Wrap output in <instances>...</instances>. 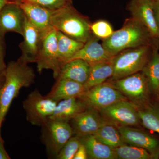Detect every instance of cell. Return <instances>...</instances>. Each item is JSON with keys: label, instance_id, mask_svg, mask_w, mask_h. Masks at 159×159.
Wrapping results in <instances>:
<instances>
[{"label": "cell", "instance_id": "1", "mask_svg": "<svg viewBox=\"0 0 159 159\" xmlns=\"http://www.w3.org/2000/svg\"><path fill=\"white\" fill-rule=\"evenodd\" d=\"M4 83L0 89V128L15 98L23 88H28L34 82V70L28 64L11 61L4 73Z\"/></svg>", "mask_w": 159, "mask_h": 159}, {"label": "cell", "instance_id": "2", "mask_svg": "<svg viewBox=\"0 0 159 159\" xmlns=\"http://www.w3.org/2000/svg\"><path fill=\"white\" fill-rule=\"evenodd\" d=\"M158 41L152 37L140 22L131 17L125 20L121 29L114 31L108 38L102 40V44L114 56L126 49L153 45Z\"/></svg>", "mask_w": 159, "mask_h": 159}, {"label": "cell", "instance_id": "3", "mask_svg": "<svg viewBox=\"0 0 159 159\" xmlns=\"http://www.w3.org/2000/svg\"><path fill=\"white\" fill-rule=\"evenodd\" d=\"M51 25L57 31L84 43L93 35L89 18L80 13L72 4L54 10Z\"/></svg>", "mask_w": 159, "mask_h": 159}, {"label": "cell", "instance_id": "4", "mask_svg": "<svg viewBox=\"0 0 159 159\" xmlns=\"http://www.w3.org/2000/svg\"><path fill=\"white\" fill-rule=\"evenodd\" d=\"M154 44L126 49L115 55L111 80L121 79L142 72L150 58Z\"/></svg>", "mask_w": 159, "mask_h": 159}, {"label": "cell", "instance_id": "5", "mask_svg": "<svg viewBox=\"0 0 159 159\" xmlns=\"http://www.w3.org/2000/svg\"><path fill=\"white\" fill-rule=\"evenodd\" d=\"M78 98L87 108L99 111L119 101L128 100L109 81L86 90Z\"/></svg>", "mask_w": 159, "mask_h": 159}, {"label": "cell", "instance_id": "6", "mask_svg": "<svg viewBox=\"0 0 159 159\" xmlns=\"http://www.w3.org/2000/svg\"><path fill=\"white\" fill-rule=\"evenodd\" d=\"M57 103L35 89L23 102L27 121L32 125L41 127L53 113Z\"/></svg>", "mask_w": 159, "mask_h": 159}, {"label": "cell", "instance_id": "7", "mask_svg": "<svg viewBox=\"0 0 159 159\" xmlns=\"http://www.w3.org/2000/svg\"><path fill=\"white\" fill-rule=\"evenodd\" d=\"M42 138L49 155L57 157L65 144L74 134L69 122L49 119L41 126Z\"/></svg>", "mask_w": 159, "mask_h": 159}, {"label": "cell", "instance_id": "8", "mask_svg": "<svg viewBox=\"0 0 159 159\" xmlns=\"http://www.w3.org/2000/svg\"><path fill=\"white\" fill-rule=\"evenodd\" d=\"M36 63L38 73L41 74L43 70H50L53 71L55 79L58 77L62 65L57 53V30L53 27L43 33Z\"/></svg>", "mask_w": 159, "mask_h": 159}, {"label": "cell", "instance_id": "9", "mask_svg": "<svg viewBox=\"0 0 159 159\" xmlns=\"http://www.w3.org/2000/svg\"><path fill=\"white\" fill-rule=\"evenodd\" d=\"M109 81L136 105H142L148 99L149 84L142 73L139 72L121 79L111 80Z\"/></svg>", "mask_w": 159, "mask_h": 159}, {"label": "cell", "instance_id": "10", "mask_svg": "<svg viewBox=\"0 0 159 159\" xmlns=\"http://www.w3.org/2000/svg\"><path fill=\"white\" fill-rule=\"evenodd\" d=\"M99 112L105 119L117 125L132 127L141 123L138 107L128 100L116 102Z\"/></svg>", "mask_w": 159, "mask_h": 159}, {"label": "cell", "instance_id": "11", "mask_svg": "<svg viewBox=\"0 0 159 159\" xmlns=\"http://www.w3.org/2000/svg\"><path fill=\"white\" fill-rule=\"evenodd\" d=\"M154 0H131L127 8L131 17L148 29L155 39L159 40V29L153 11Z\"/></svg>", "mask_w": 159, "mask_h": 159}, {"label": "cell", "instance_id": "12", "mask_svg": "<svg viewBox=\"0 0 159 159\" xmlns=\"http://www.w3.org/2000/svg\"><path fill=\"white\" fill-rule=\"evenodd\" d=\"M26 17L20 4L9 2L0 11V32L5 35L9 32L24 34Z\"/></svg>", "mask_w": 159, "mask_h": 159}, {"label": "cell", "instance_id": "13", "mask_svg": "<svg viewBox=\"0 0 159 159\" xmlns=\"http://www.w3.org/2000/svg\"><path fill=\"white\" fill-rule=\"evenodd\" d=\"M43 33L26 18L23 35L24 40L19 45L22 55L18 59L19 61L28 64L36 63L41 44Z\"/></svg>", "mask_w": 159, "mask_h": 159}, {"label": "cell", "instance_id": "14", "mask_svg": "<svg viewBox=\"0 0 159 159\" xmlns=\"http://www.w3.org/2000/svg\"><path fill=\"white\" fill-rule=\"evenodd\" d=\"M123 140L126 144L144 148L156 157L159 153V141L155 137L143 131L131 126L117 125Z\"/></svg>", "mask_w": 159, "mask_h": 159}, {"label": "cell", "instance_id": "15", "mask_svg": "<svg viewBox=\"0 0 159 159\" xmlns=\"http://www.w3.org/2000/svg\"><path fill=\"white\" fill-rule=\"evenodd\" d=\"M104 119L99 111L86 108L71 120L74 134L80 137L94 134L102 125Z\"/></svg>", "mask_w": 159, "mask_h": 159}, {"label": "cell", "instance_id": "16", "mask_svg": "<svg viewBox=\"0 0 159 159\" xmlns=\"http://www.w3.org/2000/svg\"><path fill=\"white\" fill-rule=\"evenodd\" d=\"M20 5L27 19L41 32L43 33L52 27L51 18L54 10L29 1L21 3Z\"/></svg>", "mask_w": 159, "mask_h": 159}, {"label": "cell", "instance_id": "17", "mask_svg": "<svg viewBox=\"0 0 159 159\" xmlns=\"http://www.w3.org/2000/svg\"><path fill=\"white\" fill-rule=\"evenodd\" d=\"M99 39L93 34L70 60L80 59L91 64L113 57L114 56L106 51L102 44L99 42Z\"/></svg>", "mask_w": 159, "mask_h": 159}, {"label": "cell", "instance_id": "18", "mask_svg": "<svg viewBox=\"0 0 159 159\" xmlns=\"http://www.w3.org/2000/svg\"><path fill=\"white\" fill-rule=\"evenodd\" d=\"M56 80L47 96L57 102L64 99L79 98L85 91L84 84L79 83L62 78Z\"/></svg>", "mask_w": 159, "mask_h": 159}, {"label": "cell", "instance_id": "19", "mask_svg": "<svg viewBox=\"0 0 159 159\" xmlns=\"http://www.w3.org/2000/svg\"><path fill=\"white\" fill-rule=\"evenodd\" d=\"M90 69V64L84 60H71L63 64L57 78L70 80L84 85L88 80Z\"/></svg>", "mask_w": 159, "mask_h": 159}, {"label": "cell", "instance_id": "20", "mask_svg": "<svg viewBox=\"0 0 159 159\" xmlns=\"http://www.w3.org/2000/svg\"><path fill=\"white\" fill-rule=\"evenodd\" d=\"M87 108L78 98L64 99L57 102L53 113L49 119L69 122L77 115Z\"/></svg>", "mask_w": 159, "mask_h": 159}, {"label": "cell", "instance_id": "21", "mask_svg": "<svg viewBox=\"0 0 159 159\" xmlns=\"http://www.w3.org/2000/svg\"><path fill=\"white\" fill-rule=\"evenodd\" d=\"M114 57L90 64L89 76L87 81L84 85L85 90L106 82L107 80L112 77L114 73Z\"/></svg>", "mask_w": 159, "mask_h": 159}, {"label": "cell", "instance_id": "22", "mask_svg": "<svg viewBox=\"0 0 159 159\" xmlns=\"http://www.w3.org/2000/svg\"><path fill=\"white\" fill-rule=\"evenodd\" d=\"M81 143L85 146L89 159H117L114 148L99 142L94 135L80 137Z\"/></svg>", "mask_w": 159, "mask_h": 159}, {"label": "cell", "instance_id": "23", "mask_svg": "<svg viewBox=\"0 0 159 159\" xmlns=\"http://www.w3.org/2000/svg\"><path fill=\"white\" fill-rule=\"evenodd\" d=\"M93 135L99 142L114 149L126 144L116 125L107 119H104L99 129Z\"/></svg>", "mask_w": 159, "mask_h": 159}, {"label": "cell", "instance_id": "24", "mask_svg": "<svg viewBox=\"0 0 159 159\" xmlns=\"http://www.w3.org/2000/svg\"><path fill=\"white\" fill-rule=\"evenodd\" d=\"M57 53L61 63L69 61L83 46L84 43L75 40L57 30Z\"/></svg>", "mask_w": 159, "mask_h": 159}, {"label": "cell", "instance_id": "25", "mask_svg": "<svg viewBox=\"0 0 159 159\" xmlns=\"http://www.w3.org/2000/svg\"><path fill=\"white\" fill-rule=\"evenodd\" d=\"M159 41L153 45L151 55L148 62L142 70L149 86L154 91L159 89Z\"/></svg>", "mask_w": 159, "mask_h": 159}, {"label": "cell", "instance_id": "26", "mask_svg": "<svg viewBox=\"0 0 159 159\" xmlns=\"http://www.w3.org/2000/svg\"><path fill=\"white\" fill-rule=\"evenodd\" d=\"M141 123L145 128L159 134V107L149 106L138 108Z\"/></svg>", "mask_w": 159, "mask_h": 159}, {"label": "cell", "instance_id": "27", "mask_svg": "<svg viewBox=\"0 0 159 159\" xmlns=\"http://www.w3.org/2000/svg\"><path fill=\"white\" fill-rule=\"evenodd\" d=\"M117 159H149L153 158L152 155L144 148L125 144L114 148Z\"/></svg>", "mask_w": 159, "mask_h": 159}, {"label": "cell", "instance_id": "28", "mask_svg": "<svg viewBox=\"0 0 159 159\" xmlns=\"http://www.w3.org/2000/svg\"><path fill=\"white\" fill-rule=\"evenodd\" d=\"M81 143L80 137L73 136L64 145L56 158L73 159Z\"/></svg>", "mask_w": 159, "mask_h": 159}, {"label": "cell", "instance_id": "29", "mask_svg": "<svg viewBox=\"0 0 159 159\" xmlns=\"http://www.w3.org/2000/svg\"><path fill=\"white\" fill-rule=\"evenodd\" d=\"M90 28L93 35L102 40L108 38L114 31L111 24L104 20H99L91 24Z\"/></svg>", "mask_w": 159, "mask_h": 159}, {"label": "cell", "instance_id": "30", "mask_svg": "<svg viewBox=\"0 0 159 159\" xmlns=\"http://www.w3.org/2000/svg\"><path fill=\"white\" fill-rule=\"evenodd\" d=\"M28 1L37 3L52 10H57L72 4V0H29Z\"/></svg>", "mask_w": 159, "mask_h": 159}, {"label": "cell", "instance_id": "31", "mask_svg": "<svg viewBox=\"0 0 159 159\" xmlns=\"http://www.w3.org/2000/svg\"><path fill=\"white\" fill-rule=\"evenodd\" d=\"M4 35L0 32V74H3L6 66L5 62V44Z\"/></svg>", "mask_w": 159, "mask_h": 159}, {"label": "cell", "instance_id": "32", "mask_svg": "<svg viewBox=\"0 0 159 159\" xmlns=\"http://www.w3.org/2000/svg\"><path fill=\"white\" fill-rule=\"evenodd\" d=\"M88 158L85 146L81 143L73 159H86Z\"/></svg>", "mask_w": 159, "mask_h": 159}, {"label": "cell", "instance_id": "33", "mask_svg": "<svg viewBox=\"0 0 159 159\" xmlns=\"http://www.w3.org/2000/svg\"><path fill=\"white\" fill-rule=\"evenodd\" d=\"M7 152L4 147V141L0 133V159H10Z\"/></svg>", "mask_w": 159, "mask_h": 159}, {"label": "cell", "instance_id": "34", "mask_svg": "<svg viewBox=\"0 0 159 159\" xmlns=\"http://www.w3.org/2000/svg\"><path fill=\"white\" fill-rule=\"evenodd\" d=\"M153 5L155 17L159 29V0H154Z\"/></svg>", "mask_w": 159, "mask_h": 159}, {"label": "cell", "instance_id": "35", "mask_svg": "<svg viewBox=\"0 0 159 159\" xmlns=\"http://www.w3.org/2000/svg\"><path fill=\"white\" fill-rule=\"evenodd\" d=\"M9 2V0H0V11L6 4Z\"/></svg>", "mask_w": 159, "mask_h": 159}, {"label": "cell", "instance_id": "36", "mask_svg": "<svg viewBox=\"0 0 159 159\" xmlns=\"http://www.w3.org/2000/svg\"><path fill=\"white\" fill-rule=\"evenodd\" d=\"M9 2H13L20 4L24 2H27L29 0H9Z\"/></svg>", "mask_w": 159, "mask_h": 159}, {"label": "cell", "instance_id": "37", "mask_svg": "<svg viewBox=\"0 0 159 159\" xmlns=\"http://www.w3.org/2000/svg\"><path fill=\"white\" fill-rule=\"evenodd\" d=\"M4 80H5V78H4V74H0V89L2 86L4 82Z\"/></svg>", "mask_w": 159, "mask_h": 159}, {"label": "cell", "instance_id": "38", "mask_svg": "<svg viewBox=\"0 0 159 159\" xmlns=\"http://www.w3.org/2000/svg\"><path fill=\"white\" fill-rule=\"evenodd\" d=\"M157 93H158V98L159 99V89Z\"/></svg>", "mask_w": 159, "mask_h": 159}, {"label": "cell", "instance_id": "39", "mask_svg": "<svg viewBox=\"0 0 159 159\" xmlns=\"http://www.w3.org/2000/svg\"><path fill=\"white\" fill-rule=\"evenodd\" d=\"M0 133H1V128H0Z\"/></svg>", "mask_w": 159, "mask_h": 159}]
</instances>
